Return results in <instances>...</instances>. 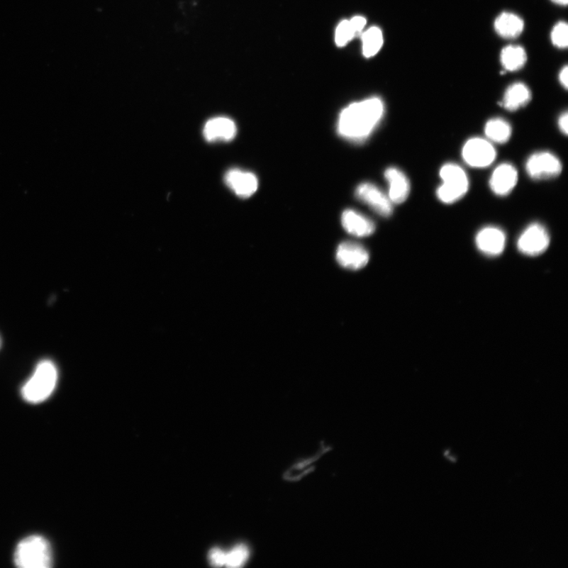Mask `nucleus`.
Wrapping results in <instances>:
<instances>
[{"instance_id": "nucleus-28", "label": "nucleus", "mask_w": 568, "mask_h": 568, "mask_svg": "<svg viewBox=\"0 0 568 568\" xmlns=\"http://www.w3.org/2000/svg\"><path fill=\"white\" fill-rule=\"evenodd\" d=\"M552 2L566 6L568 3V0H552Z\"/></svg>"}, {"instance_id": "nucleus-13", "label": "nucleus", "mask_w": 568, "mask_h": 568, "mask_svg": "<svg viewBox=\"0 0 568 568\" xmlns=\"http://www.w3.org/2000/svg\"><path fill=\"white\" fill-rule=\"evenodd\" d=\"M237 134L235 122L227 117H216L206 123L203 135L208 142H229Z\"/></svg>"}, {"instance_id": "nucleus-5", "label": "nucleus", "mask_w": 568, "mask_h": 568, "mask_svg": "<svg viewBox=\"0 0 568 568\" xmlns=\"http://www.w3.org/2000/svg\"><path fill=\"white\" fill-rule=\"evenodd\" d=\"M525 171L535 180H547L559 177L562 164L559 158L550 152H538L525 162Z\"/></svg>"}, {"instance_id": "nucleus-17", "label": "nucleus", "mask_w": 568, "mask_h": 568, "mask_svg": "<svg viewBox=\"0 0 568 568\" xmlns=\"http://www.w3.org/2000/svg\"><path fill=\"white\" fill-rule=\"evenodd\" d=\"M496 32L503 38H516L523 33L524 23L520 17L513 13L503 12L494 23Z\"/></svg>"}, {"instance_id": "nucleus-25", "label": "nucleus", "mask_w": 568, "mask_h": 568, "mask_svg": "<svg viewBox=\"0 0 568 568\" xmlns=\"http://www.w3.org/2000/svg\"><path fill=\"white\" fill-rule=\"evenodd\" d=\"M349 22L350 26L352 28L355 36L362 32L363 28L367 24L366 18L360 16L355 17L352 20L349 21Z\"/></svg>"}, {"instance_id": "nucleus-21", "label": "nucleus", "mask_w": 568, "mask_h": 568, "mask_svg": "<svg viewBox=\"0 0 568 568\" xmlns=\"http://www.w3.org/2000/svg\"><path fill=\"white\" fill-rule=\"evenodd\" d=\"M249 557V551L243 545H238L235 549L227 552L225 566L228 567H240Z\"/></svg>"}, {"instance_id": "nucleus-19", "label": "nucleus", "mask_w": 568, "mask_h": 568, "mask_svg": "<svg viewBox=\"0 0 568 568\" xmlns=\"http://www.w3.org/2000/svg\"><path fill=\"white\" fill-rule=\"evenodd\" d=\"M528 55L520 46L511 45L504 48L501 54V61L505 69L518 71L527 62Z\"/></svg>"}, {"instance_id": "nucleus-16", "label": "nucleus", "mask_w": 568, "mask_h": 568, "mask_svg": "<svg viewBox=\"0 0 568 568\" xmlns=\"http://www.w3.org/2000/svg\"><path fill=\"white\" fill-rule=\"evenodd\" d=\"M531 100V92L523 83L517 82L510 86L503 96V107L509 111L523 108Z\"/></svg>"}, {"instance_id": "nucleus-15", "label": "nucleus", "mask_w": 568, "mask_h": 568, "mask_svg": "<svg viewBox=\"0 0 568 568\" xmlns=\"http://www.w3.org/2000/svg\"><path fill=\"white\" fill-rule=\"evenodd\" d=\"M342 225L347 233L356 237H367L374 234L376 229L373 221L352 209L343 212Z\"/></svg>"}, {"instance_id": "nucleus-9", "label": "nucleus", "mask_w": 568, "mask_h": 568, "mask_svg": "<svg viewBox=\"0 0 568 568\" xmlns=\"http://www.w3.org/2000/svg\"><path fill=\"white\" fill-rule=\"evenodd\" d=\"M336 260L342 267L355 271L366 267L369 255L361 245L346 242L339 245L336 251Z\"/></svg>"}, {"instance_id": "nucleus-22", "label": "nucleus", "mask_w": 568, "mask_h": 568, "mask_svg": "<svg viewBox=\"0 0 568 568\" xmlns=\"http://www.w3.org/2000/svg\"><path fill=\"white\" fill-rule=\"evenodd\" d=\"M552 44L559 48H566L568 45V26L564 22H559L551 33Z\"/></svg>"}, {"instance_id": "nucleus-14", "label": "nucleus", "mask_w": 568, "mask_h": 568, "mask_svg": "<svg viewBox=\"0 0 568 568\" xmlns=\"http://www.w3.org/2000/svg\"><path fill=\"white\" fill-rule=\"evenodd\" d=\"M389 185V198L394 204H401L409 197L410 181L406 175L396 167H389L384 173Z\"/></svg>"}, {"instance_id": "nucleus-7", "label": "nucleus", "mask_w": 568, "mask_h": 568, "mask_svg": "<svg viewBox=\"0 0 568 568\" xmlns=\"http://www.w3.org/2000/svg\"><path fill=\"white\" fill-rule=\"evenodd\" d=\"M550 237L548 230L538 223H531L518 240V249L522 254L535 257L548 249Z\"/></svg>"}, {"instance_id": "nucleus-23", "label": "nucleus", "mask_w": 568, "mask_h": 568, "mask_svg": "<svg viewBox=\"0 0 568 568\" xmlns=\"http://www.w3.org/2000/svg\"><path fill=\"white\" fill-rule=\"evenodd\" d=\"M355 36L352 26L347 20L343 21L335 32V43L338 46H345L348 41Z\"/></svg>"}, {"instance_id": "nucleus-11", "label": "nucleus", "mask_w": 568, "mask_h": 568, "mask_svg": "<svg viewBox=\"0 0 568 568\" xmlns=\"http://www.w3.org/2000/svg\"><path fill=\"white\" fill-rule=\"evenodd\" d=\"M518 182V172L511 164L504 163L498 166L489 180L492 191L497 196H507L513 191Z\"/></svg>"}, {"instance_id": "nucleus-24", "label": "nucleus", "mask_w": 568, "mask_h": 568, "mask_svg": "<svg viewBox=\"0 0 568 568\" xmlns=\"http://www.w3.org/2000/svg\"><path fill=\"white\" fill-rule=\"evenodd\" d=\"M227 552L220 549H213L209 553L210 563L214 567L225 566Z\"/></svg>"}, {"instance_id": "nucleus-27", "label": "nucleus", "mask_w": 568, "mask_h": 568, "mask_svg": "<svg viewBox=\"0 0 568 568\" xmlns=\"http://www.w3.org/2000/svg\"><path fill=\"white\" fill-rule=\"evenodd\" d=\"M559 79L561 85H562L566 89L568 87V67L567 66H564L562 69H561L560 73L559 74Z\"/></svg>"}, {"instance_id": "nucleus-10", "label": "nucleus", "mask_w": 568, "mask_h": 568, "mask_svg": "<svg viewBox=\"0 0 568 568\" xmlns=\"http://www.w3.org/2000/svg\"><path fill=\"white\" fill-rule=\"evenodd\" d=\"M477 247L488 256L496 257L502 254L506 245V235L496 227H486L479 230L475 238Z\"/></svg>"}, {"instance_id": "nucleus-4", "label": "nucleus", "mask_w": 568, "mask_h": 568, "mask_svg": "<svg viewBox=\"0 0 568 568\" xmlns=\"http://www.w3.org/2000/svg\"><path fill=\"white\" fill-rule=\"evenodd\" d=\"M442 184L438 188V199L445 204H452L464 198L469 189V179L462 168L452 163L440 168Z\"/></svg>"}, {"instance_id": "nucleus-26", "label": "nucleus", "mask_w": 568, "mask_h": 568, "mask_svg": "<svg viewBox=\"0 0 568 568\" xmlns=\"http://www.w3.org/2000/svg\"><path fill=\"white\" fill-rule=\"evenodd\" d=\"M558 126L562 134L567 135L568 133V114L565 111L561 115L558 119Z\"/></svg>"}, {"instance_id": "nucleus-12", "label": "nucleus", "mask_w": 568, "mask_h": 568, "mask_svg": "<svg viewBox=\"0 0 568 568\" xmlns=\"http://www.w3.org/2000/svg\"><path fill=\"white\" fill-rule=\"evenodd\" d=\"M227 186L238 197L247 199L254 194L258 188V180L255 174L238 169L230 170L224 177Z\"/></svg>"}, {"instance_id": "nucleus-6", "label": "nucleus", "mask_w": 568, "mask_h": 568, "mask_svg": "<svg viewBox=\"0 0 568 568\" xmlns=\"http://www.w3.org/2000/svg\"><path fill=\"white\" fill-rule=\"evenodd\" d=\"M462 156L469 166L485 168L494 163L496 152L489 140L473 138L465 143L462 148Z\"/></svg>"}, {"instance_id": "nucleus-20", "label": "nucleus", "mask_w": 568, "mask_h": 568, "mask_svg": "<svg viewBox=\"0 0 568 568\" xmlns=\"http://www.w3.org/2000/svg\"><path fill=\"white\" fill-rule=\"evenodd\" d=\"M363 53L366 57L375 55L383 45V35L377 27H372L364 33Z\"/></svg>"}, {"instance_id": "nucleus-8", "label": "nucleus", "mask_w": 568, "mask_h": 568, "mask_svg": "<svg viewBox=\"0 0 568 568\" xmlns=\"http://www.w3.org/2000/svg\"><path fill=\"white\" fill-rule=\"evenodd\" d=\"M356 197L366 203L372 209L383 217H389L394 212L392 203L382 189L369 182H364L356 189Z\"/></svg>"}, {"instance_id": "nucleus-3", "label": "nucleus", "mask_w": 568, "mask_h": 568, "mask_svg": "<svg viewBox=\"0 0 568 568\" xmlns=\"http://www.w3.org/2000/svg\"><path fill=\"white\" fill-rule=\"evenodd\" d=\"M50 545L40 536H31L21 542L15 553V563L23 568H48L52 565Z\"/></svg>"}, {"instance_id": "nucleus-18", "label": "nucleus", "mask_w": 568, "mask_h": 568, "mask_svg": "<svg viewBox=\"0 0 568 568\" xmlns=\"http://www.w3.org/2000/svg\"><path fill=\"white\" fill-rule=\"evenodd\" d=\"M485 134L489 142L504 144L509 141L513 134V129L505 119L494 118L486 123Z\"/></svg>"}, {"instance_id": "nucleus-2", "label": "nucleus", "mask_w": 568, "mask_h": 568, "mask_svg": "<svg viewBox=\"0 0 568 568\" xmlns=\"http://www.w3.org/2000/svg\"><path fill=\"white\" fill-rule=\"evenodd\" d=\"M58 380V372L51 361L41 362L33 376L23 387L22 395L25 401L39 403L46 401L52 394Z\"/></svg>"}, {"instance_id": "nucleus-1", "label": "nucleus", "mask_w": 568, "mask_h": 568, "mask_svg": "<svg viewBox=\"0 0 568 568\" xmlns=\"http://www.w3.org/2000/svg\"><path fill=\"white\" fill-rule=\"evenodd\" d=\"M384 113V104L378 97L350 104L340 115L338 134L348 141H364L382 121Z\"/></svg>"}]
</instances>
